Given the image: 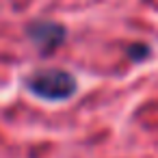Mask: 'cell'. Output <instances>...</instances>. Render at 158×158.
Here are the masks:
<instances>
[{"instance_id":"obj_2","label":"cell","mask_w":158,"mask_h":158,"mask_svg":"<svg viewBox=\"0 0 158 158\" xmlns=\"http://www.w3.org/2000/svg\"><path fill=\"white\" fill-rule=\"evenodd\" d=\"M28 35H31V39H33L39 48L52 50V48L61 46V41H63V37H65V31H63V26H59L56 22H37V24H33V26L28 28Z\"/></svg>"},{"instance_id":"obj_1","label":"cell","mask_w":158,"mask_h":158,"mask_svg":"<svg viewBox=\"0 0 158 158\" xmlns=\"http://www.w3.org/2000/svg\"><path fill=\"white\" fill-rule=\"evenodd\" d=\"M26 87L41 100L61 102L74 93L76 80L72 74H67L63 69H37L28 76Z\"/></svg>"}]
</instances>
